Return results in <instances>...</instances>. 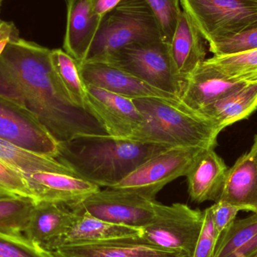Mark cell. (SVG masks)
<instances>
[{
	"mask_svg": "<svg viewBox=\"0 0 257 257\" xmlns=\"http://www.w3.org/2000/svg\"><path fill=\"white\" fill-rule=\"evenodd\" d=\"M50 54L51 50L21 38L11 41L0 56V95L31 111L59 143L107 135L90 113L69 100Z\"/></svg>",
	"mask_w": 257,
	"mask_h": 257,
	"instance_id": "cell-1",
	"label": "cell"
},
{
	"mask_svg": "<svg viewBox=\"0 0 257 257\" xmlns=\"http://www.w3.org/2000/svg\"><path fill=\"white\" fill-rule=\"evenodd\" d=\"M169 148L108 135L79 136L60 143L56 158L80 178L111 188L144 162Z\"/></svg>",
	"mask_w": 257,
	"mask_h": 257,
	"instance_id": "cell-2",
	"label": "cell"
},
{
	"mask_svg": "<svg viewBox=\"0 0 257 257\" xmlns=\"http://www.w3.org/2000/svg\"><path fill=\"white\" fill-rule=\"evenodd\" d=\"M143 116L140 128L128 140L172 147L214 148L220 130L209 119L181 100L133 99Z\"/></svg>",
	"mask_w": 257,
	"mask_h": 257,
	"instance_id": "cell-3",
	"label": "cell"
},
{
	"mask_svg": "<svg viewBox=\"0 0 257 257\" xmlns=\"http://www.w3.org/2000/svg\"><path fill=\"white\" fill-rule=\"evenodd\" d=\"M157 41H163L161 29L148 3L145 0H122L104 15L83 63L102 61L130 44Z\"/></svg>",
	"mask_w": 257,
	"mask_h": 257,
	"instance_id": "cell-4",
	"label": "cell"
},
{
	"mask_svg": "<svg viewBox=\"0 0 257 257\" xmlns=\"http://www.w3.org/2000/svg\"><path fill=\"white\" fill-rule=\"evenodd\" d=\"M209 45L257 28V1L180 0Z\"/></svg>",
	"mask_w": 257,
	"mask_h": 257,
	"instance_id": "cell-5",
	"label": "cell"
},
{
	"mask_svg": "<svg viewBox=\"0 0 257 257\" xmlns=\"http://www.w3.org/2000/svg\"><path fill=\"white\" fill-rule=\"evenodd\" d=\"M203 219V211L192 209L184 204L160 203L154 220L141 229V237L163 250L192 257Z\"/></svg>",
	"mask_w": 257,
	"mask_h": 257,
	"instance_id": "cell-6",
	"label": "cell"
},
{
	"mask_svg": "<svg viewBox=\"0 0 257 257\" xmlns=\"http://www.w3.org/2000/svg\"><path fill=\"white\" fill-rule=\"evenodd\" d=\"M159 202L130 190H99L70 207L76 214H86L99 220L142 229L155 217Z\"/></svg>",
	"mask_w": 257,
	"mask_h": 257,
	"instance_id": "cell-7",
	"label": "cell"
},
{
	"mask_svg": "<svg viewBox=\"0 0 257 257\" xmlns=\"http://www.w3.org/2000/svg\"><path fill=\"white\" fill-rule=\"evenodd\" d=\"M101 62L123 69L159 90L181 97L182 88L172 72L169 45L163 41L130 44Z\"/></svg>",
	"mask_w": 257,
	"mask_h": 257,
	"instance_id": "cell-8",
	"label": "cell"
},
{
	"mask_svg": "<svg viewBox=\"0 0 257 257\" xmlns=\"http://www.w3.org/2000/svg\"><path fill=\"white\" fill-rule=\"evenodd\" d=\"M208 148H169L138 166L126 178L111 188L130 190L150 199L169 183L186 176L193 163Z\"/></svg>",
	"mask_w": 257,
	"mask_h": 257,
	"instance_id": "cell-9",
	"label": "cell"
},
{
	"mask_svg": "<svg viewBox=\"0 0 257 257\" xmlns=\"http://www.w3.org/2000/svg\"><path fill=\"white\" fill-rule=\"evenodd\" d=\"M0 139L53 157H57L60 148V143L31 111L1 95Z\"/></svg>",
	"mask_w": 257,
	"mask_h": 257,
	"instance_id": "cell-10",
	"label": "cell"
},
{
	"mask_svg": "<svg viewBox=\"0 0 257 257\" xmlns=\"http://www.w3.org/2000/svg\"><path fill=\"white\" fill-rule=\"evenodd\" d=\"M86 87L88 112L108 136L128 139L143 124V116L133 99L99 87Z\"/></svg>",
	"mask_w": 257,
	"mask_h": 257,
	"instance_id": "cell-11",
	"label": "cell"
},
{
	"mask_svg": "<svg viewBox=\"0 0 257 257\" xmlns=\"http://www.w3.org/2000/svg\"><path fill=\"white\" fill-rule=\"evenodd\" d=\"M256 80L257 72L229 76L205 60L187 78L180 99L190 109L199 111Z\"/></svg>",
	"mask_w": 257,
	"mask_h": 257,
	"instance_id": "cell-12",
	"label": "cell"
},
{
	"mask_svg": "<svg viewBox=\"0 0 257 257\" xmlns=\"http://www.w3.org/2000/svg\"><path fill=\"white\" fill-rule=\"evenodd\" d=\"M78 65L86 85L99 87L131 99L181 100L178 96L159 90L130 72L102 62H85Z\"/></svg>",
	"mask_w": 257,
	"mask_h": 257,
	"instance_id": "cell-13",
	"label": "cell"
},
{
	"mask_svg": "<svg viewBox=\"0 0 257 257\" xmlns=\"http://www.w3.org/2000/svg\"><path fill=\"white\" fill-rule=\"evenodd\" d=\"M23 174L36 202H53L70 208L100 190V187L76 175L56 172Z\"/></svg>",
	"mask_w": 257,
	"mask_h": 257,
	"instance_id": "cell-14",
	"label": "cell"
},
{
	"mask_svg": "<svg viewBox=\"0 0 257 257\" xmlns=\"http://www.w3.org/2000/svg\"><path fill=\"white\" fill-rule=\"evenodd\" d=\"M75 217L76 214L66 205L36 202L23 234L42 248L53 252L70 229Z\"/></svg>",
	"mask_w": 257,
	"mask_h": 257,
	"instance_id": "cell-15",
	"label": "cell"
},
{
	"mask_svg": "<svg viewBox=\"0 0 257 257\" xmlns=\"http://www.w3.org/2000/svg\"><path fill=\"white\" fill-rule=\"evenodd\" d=\"M203 39L187 12H181L169 51L174 76L182 90L190 74L205 60Z\"/></svg>",
	"mask_w": 257,
	"mask_h": 257,
	"instance_id": "cell-16",
	"label": "cell"
},
{
	"mask_svg": "<svg viewBox=\"0 0 257 257\" xmlns=\"http://www.w3.org/2000/svg\"><path fill=\"white\" fill-rule=\"evenodd\" d=\"M102 19L93 12L90 0H67L63 48L78 64L85 60Z\"/></svg>",
	"mask_w": 257,
	"mask_h": 257,
	"instance_id": "cell-17",
	"label": "cell"
},
{
	"mask_svg": "<svg viewBox=\"0 0 257 257\" xmlns=\"http://www.w3.org/2000/svg\"><path fill=\"white\" fill-rule=\"evenodd\" d=\"M51 253L55 257H185L156 247L141 235L105 242L65 246Z\"/></svg>",
	"mask_w": 257,
	"mask_h": 257,
	"instance_id": "cell-18",
	"label": "cell"
},
{
	"mask_svg": "<svg viewBox=\"0 0 257 257\" xmlns=\"http://www.w3.org/2000/svg\"><path fill=\"white\" fill-rule=\"evenodd\" d=\"M228 168L214 148L205 150L187 174L188 192L193 202H217L220 199Z\"/></svg>",
	"mask_w": 257,
	"mask_h": 257,
	"instance_id": "cell-19",
	"label": "cell"
},
{
	"mask_svg": "<svg viewBox=\"0 0 257 257\" xmlns=\"http://www.w3.org/2000/svg\"><path fill=\"white\" fill-rule=\"evenodd\" d=\"M218 200L257 214V163L250 153L243 154L228 169Z\"/></svg>",
	"mask_w": 257,
	"mask_h": 257,
	"instance_id": "cell-20",
	"label": "cell"
},
{
	"mask_svg": "<svg viewBox=\"0 0 257 257\" xmlns=\"http://www.w3.org/2000/svg\"><path fill=\"white\" fill-rule=\"evenodd\" d=\"M256 109L257 80L204 107L198 112L211 120L221 132L226 126L247 118Z\"/></svg>",
	"mask_w": 257,
	"mask_h": 257,
	"instance_id": "cell-21",
	"label": "cell"
},
{
	"mask_svg": "<svg viewBox=\"0 0 257 257\" xmlns=\"http://www.w3.org/2000/svg\"><path fill=\"white\" fill-rule=\"evenodd\" d=\"M141 234V229L113 224L86 214H76L72 226L58 243L57 249L65 246L94 244L140 236Z\"/></svg>",
	"mask_w": 257,
	"mask_h": 257,
	"instance_id": "cell-22",
	"label": "cell"
},
{
	"mask_svg": "<svg viewBox=\"0 0 257 257\" xmlns=\"http://www.w3.org/2000/svg\"><path fill=\"white\" fill-rule=\"evenodd\" d=\"M0 161L22 173L56 172L75 175L56 157L38 154L0 139Z\"/></svg>",
	"mask_w": 257,
	"mask_h": 257,
	"instance_id": "cell-23",
	"label": "cell"
},
{
	"mask_svg": "<svg viewBox=\"0 0 257 257\" xmlns=\"http://www.w3.org/2000/svg\"><path fill=\"white\" fill-rule=\"evenodd\" d=\"M51 66L69 100L77 108L88 112L87 87L76 60L61 49L51 50Z\"/></svg>",
	"mask_w": 257,
	"mask_h": 257,
	"instance_id": "cell-24",
	"label": "cell"
},
{
	"mask_svg": "<svg viewBox=\"0 0 257 257\" xmlns=\"http://www.w3.org/2000/svg\"><path fill=\"white\" fill-rule=\"evenodd\" d=\"M257 233V214L234 220L219 235L213 257H232Z\"/></svg>",
	"mask_w": 257,
	"mask_h": 257,
	"instance_id": "cell-25",
	"label": "cell"
},
{
	"mask_svg": "<svg viewBox=\"0 0 257 257\" xmlns=\"http://www.w3.org/2000/svg\"><path fill=\"white\" fill-rule=\"evenodd\" d=\"M36 202L20 196L0 199V232L23 235Z\"/></svg>",
	"mask_w": 257,
	"mask_h": 257,
	"instance_id": "cell-26",
	"label": "cell"
},
{
	"mask_svg": "<svg viewBox=\"0 0 257 257\" xmlns=\"http://www.w3.org/2000/svg\"><path fill=\"white\" fill-rule=\"evenodd\" d=\"M208 61L229 76L257 72V48L230 55L214 56Z\"/></svg>",
	"mask_w": 257,
	"mask_h": 257,
	"instance_id": "cell-27",
	"label": "cell"
},
{
	"mask_svg": "<svg viewBox=\"0 0 257 257\" xmlns=\"http://www.w3.org/2000/svg\"><path fill=\"white\" fill-rule=\"evenodd\" d=\"M0 257H55L23 235L0 232Z\"/></svg>",
	"mask_w": 257,
	"mask_h": 257,
	"instance_id": "cell-28",
	"label": "cell"
},
{
	"mask_svg": "<svg viewBox=\"0 0 257 257\" xmlns=\"http://www.w3.org/2000/svg\"><path fill=\"white\" fill-rule=\"evenodd\" d=\"M155 14L160 29L162 40L169 45L178 24L181 11L180 0H145Z\"/></svg>",
	"mask_w": 257,
	"mask_h": 257,
	"instance_id": "cell-29",
	"label": "cell"
},
{
	"mask_svg": "<svg viewBox=\"0 0 257 257\" xmlns=\"http://www.w3.org/2000/svg\"><path fill=\"white\" fill-rule=\"evenodd\" d=\"M257 48V28L209 45L214 56L238 54Z\"/></svg>",
	"mask_w": 257,
	"mask_h": 257,
	"instance_id": "cell-30",
	"label": "cell"
},
{
	"mask_svg": "<svg viewBox=\"0 0 257 257\" xmlns=\"http://www.w3.org/2000/svg\"><path fill=\"white\" fill-rule=\"evenodd\" d=\"M0 192L34 201L33 192L24 174L0 161Z\"/></svg>",
	"mask_w": 257,
	"mask_h": 257,
	"instance_id": "cell-31",
	"label": "cell"
},
{
	"mask_svg": "<svg viewBox=\"0 0 257 257\" xmlns=\"http://www.w3.org/2000/svg\"><path fill=\"white\" fill-rule=\"evenodd\" d=\"M203 213V224L192 257H213L218 240L219 235L213 222L210 207Z\"/></svg>",
	"mask_w": 257,
	"mask_h": 257,
	"instance_id": "cell-32",
	"label": "cell"
},
{
	"mask_svg": "<svg viewBox=\"0 0 257 257\" xmlns=\"http://www.w3.org/2000/svg\"><path fill=\"white\" fill-rule=\"evenodd\" d=\"M210 208L213 222L219 235L233 223L237 214L241 211L236 206L223 200L217 201Z\"/></svg>",
	"mask_w": 257,
	"mask_h": 257,
	"instance_id": "cell-33",
	"label": "cell"
},
{
	"mask_svg": "<svg viewBox=\"0 0 257 257\" xmlns=\"http://www.w3.org/2000/svg\"><path fill=\"white\" fill-rule=\"evenodd\" d=\"M19 38V32L14 23L0 21V56L11 41Z\"/></svg>",
	"mask_w": 257,
	"mask_h": 257,
	"instance_id": "cell-34",
	"label": "cell"
},
{
	"mask_svg": "<svg viewBox=\"0 0 257 257\" xmlns=\"http://www.w3.org/2000/svg\"><path fill=\"white\" fill-rule=\"evenodd\" d=\"M122 0H90L93 12L100 18L117 6Z\"/></svg>",
	"mask_w": 257,
	"mask_h": 257,
	"instance_id": "cell-35",
	"label": "cell"
},
{
	"mask_svg": "<svg viewBox=\"0 0 257 257\" xmlns=\"http://www.w3.org/2000/svg\"><path fill=\"white\" fill-rule=\"evenodd\" d=\"M232 257H257V233Z\"/></svg>",
	"mask_w": 257,
	"mask_h": 257,
	"instance_id": "cell-36",
	"label": "cell"
},
{
	"mask_svg": "<svg viewBox=\"0 0 257 257\" xmlns=\"http://www.w3.org/2000/svg\"><path fill=\"white\" fill-rule=\"evenodd\" d=\"M249 153H250V155L253 157V158L254 159L255 161H256L257 163V134L255 136L254 139H253V145H252Z\"/></svg>",
	"mask_w": 257,
	"mask_h": 257,
	"instance_id": "cell-37",
	"label": "cell"
},
{
	"mask_svg": "<svg viewBox=\"0 0 257 257\" xmlns=\"http://www.w3.org/2000/svg\"><path fill=\"white\" fill-rule=\"evenodd\" d=\"M10 196H12V195L7 194V193H1V192H0V199H2V198L10 197Z\"/></svg>",
	"mask_w": 257,
	"mask_h": 257,
	"instance_id": "cell-38",
	"label": "cell"
},
{
	"mask_svg": "<svg viewBox=\"0 0 257 257\" xmlns=\"http://www.w3.org/2000/svg\"><path fill=\"white\" fill-rule=\"evenodd\" d=\"M2 2H3V0H0V7H1Z\"/></svg>",
	"mask_w": 257,
	"mask_h": 257,
	"instance_id": "cell-39",
	"label": "cell"
},
{
	"mask_svg": "<svg viewBox=\"0 0 257 257\" xmlns=\"http://www.w3.org/2000/svg\"><path fill=\"white\" fill-rule=\"evenodd\" d=\"M253 1H257V0H253Z\"/></svg>",
	"mask_w": 257,
	"mask_h": 257,
	"instance_id": "cell-40",
	"label": "cell"
}]
</instances>
